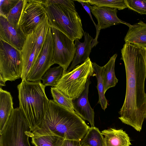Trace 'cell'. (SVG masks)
<instances>
[{
	"label": "cell",
	"mask_w": 146,
	"mask_h": 146,
	"mask_svg": "<svg viewBox=\"0 0 146 146\" xmlns=\"http://www.w3.org/2000/svg\"><path fill=\"white\" fill-rule=\"evenodd\" d=\"M26 36L19 28L10 24L5 17L0 15V40L21 51Z\"/></svg>",
	"instance_id": "7c38bea8"
},
{
	"label": "cell",
	"mask_w": 146,
	"mask_h": 146,
	"mask_svg": "<svg viewBox=\"0 0 146 146\" xmlns=\"http://www.w3.org/2000/svg\"><path fill=\"white\" fill-rule=\"evenodd\" d=\"M32 131L19 108H14L0 132V146H31Z\"/></svg>",
	"instance_id": "8992f818"
},
{
	"label": "cell",
	"mask_w": 146,
	"mask_h": 146,
	"mask_svg": "<svg viewBox=\"0 0 146 146\" xmlns=\"http://www.w3.org/2000/svg\"><path fill=\"white\" fill-rule=\"evenodd\" d=\"M141 46L145 60L146 68V46Z\"/></svg>",
	"instance_id": "1f68e13d"
},
{
	"label": "cell",
	"mask_w": 146,
	"mask_h": 146,
	"mask_svg": "<svg viewBox=\"0 0 146 146\" xmlns=\"http://www.w3.org/2000/svg\"><path fill=\"white\" fill-rule=\"evenodd\" d=\"M46 86L40 80H22L17 86L19 108L22 111L32 131L43 119L49 100L45 91Z\"/></svg>",
	"instance_id": "3957f363"
},
{
	"label": "cell",
	"mask_w": 146,
	"mask_h": 146,
	"mask_svg": "<svg viewBox=\"0 0 146 146\" xmlns=\"http://www.w3.org/2000/svg\"><path fill=\"white\" fill-rule=\"evenodd\" d=\"M84 40L83 42H80L78 39L75 40V54L72 64L67 71V72L71 71L77 64L89 58L92 48V43L94 39L86 32H84Z\"/></svg>",
	"instance_id": "2e32d148"
},
{
	"label": "cell",
	"mask_w": 146,
	"mask_h": 146,
	"mask_svg": "<svg viewBox=\"0 0 146 146\" xmlns=\"http://www.w3.org/2000/svg\"><path fill=\"white\" fill-rule=\"evenodd\" d=\"M124 40L125 43L146 46V23L142 21L130 25Z\"/></svg>",
	"instance_id": "ac0fdd59"
},
{
	"label": "cell",
	"mask_w": 146,
	"mask_h": 146,
	"mask_svg": "<svg viewBox=\"0 0 146 146\" xmlns=\"http://www.w3.org/2000/svg\"><path fill=\"white\" fill-rule=\"evenodd\" d=\"M75 1H77L82 5L83 8L89 15L90 18L93 23L94 24L96 27V35L95 39H94L92 43V48L94 47L98 43V42L97 41V39L100 31L98 30L97 25L94 22L92 18L91 14V10L90 7V5L88 3L87 0H76Z\"/></svg>",
	"instance_id": "f1b7e54d"
},
{
	"label": "cell",
	"mask_w": 146,
	"mask_h": 146,
	"mask_svg": "<svg viewBox=\"0 0 146 146\" xmlns=\"http://www.w3.org/2000/svg\"><path fill=\"white\" fill-rule=\"evenodd\" d=\"M22 64L21 51L0 40V87L5 86L7 81L21 78Z\"/></svg>",
	"instance_id": "ba28073f"
},
{
	"label": "cell",
	"mask_w": 146,
	"mask_h": 146,
	"mask_svg": "<svg viewBox=\"0 0 146 146\" xmlns=\"http://www.w3.org/2000/svg\"><path fill=\"white\" fill-rule=\"evenodd\" d=\"M129 9L141 15H146V0H124Z\"/></svg>",
	"instance_id": "4316f807"
},
{
	"label": "cell",
	"mask_w": 146,
	"mask_h": 146,
	"mask_svg": "<svg viewBox=\"0 0 146 146\" xmlns=\"http://www.w3.org/2000/svg\"><path fill=\"white\" fill-rule=\"evenodd\" d=\"M24 0H19L15 6L6 15L8 21L15 27L18 28V23L23 9Z\"/></svg>",
	"instance_id": "484cf974"
},
{
	"label": "cell",
	"mask_w": 146,
	"mask_h": 146,
	"mask_svg": "<svg viewBox=\"0 0 146 146\" xmlns=\"http://www.w3.org/2000/svg\"></svg>",
	"instance_id": "d6a6232c"
},
{
	"label": "cell",
	"mask_w": 146,
	"mask_h": 146,
	"mask_svg": "<svg viewBox=\"0 0 146 146\" xmlns=\"http://www.w3.org/2000/svg\"><path fill=\"white\" fill-rule=\"evenodd\" d=\"M80 142L81 146H105L104 137L99 129L95 126L90 127Z\"/></svg>",
	"instance_id": "44dd1931"
},
{
	"label": "cell",
	"mask_w": 146,
	"mask_h": 146,
	"mask_svg": "<svg viewBox=\"0 0 146 146\" xmlns=\"http://www.w3.org/2000/svg\"><path fill=\"white\" fill-rule=\"evenodd\" d=\"M105 146H129L131 145L128 135L122 129L109 128L102 130Z\"/></svg>",
	"instance_id": "e0dca14e"
},
{
	"label": "cell",
	"mask_w": 146,
	"mask_h": 146,
	"mask_svg": "<svg viewBox=\"0 0 146 146\" xmlns=\"http://www.w3.org/2000/svg\"><path fill=\"white\" fill-rule=\"evenodd\" d=\"M62 68L60 66L50 68L42 76V84L45 86L55 87L62 75Z\"/></svg>",
	"instance_id": "603a6c76"
},
{
	"label": "cell",
	"mask_w": 146,
	"mask_h": 146,
	"mask_svg": "<svg viewBox=\"0 0 146 146\" xmlns=\"http://www.w3.org/2000/svg\"><path fill=\"white\" fill-rule=\"evenodd\" d=\"M117 56V54H114L103 66V79L105 93L109 88L114 87L118 82L115 72V64Z\"/></svg>",
	"instance_id": "ffe728a7"
},
{
	"label": "cell",
	"mask_w": 146,
	"mask_h": 146,
	"mask_svg": "<svg viewBox=\"0 0 146 146\" xmlns=\"http://www.w3.org/2000/svg\"><path fill=\"white\" fill-rule=\"evenodd\" d=\"M13 98L11 93L0 89V132L3 129L14 109Z\"/></svg>",
	"instance_id": "d6986e66"
},
{
	"label": "cell",
	"mask_w": 146,
	"mask_h": 146,
	"mask_svg": "<svg viewBox=\"0 0 146 146\" xmlns=\"http://www.w3.org/2000/svg\"><path fill=\"white\" fill-rule=\"evenodd\" d=\"M91 12L96 18L98 23V30L104 29L111 26L120 24H124L129 27V23L121 20L117 16V9L106 7H100L90 5Z\"/></svg>",
	"instance_id": "4fadbf2b"
},
{
	"label": "cell",
	"mask_w": 146,
	"mask_h": 146,
	"mask_svg": "<svg viewBox=\"0 0 146 146\" xmlns=\"http://www.w3.org/2000/svg\"><path fill=\"white\" fill-rule=\"evenodd\" d=\"M48 3H54L58 4L66 7L69 9L76 10L74 0H44Z\"/></svg>",
	"instance_id": "f546056e"
},
{
	"label": "cell",
	"mask_w": 146,
	"mask_h": 146,
	"mask_svg": "<svg viewBox=\"0 0 146 146\" xmlns=\"http://www.w3.org/2000/svg\"><path fill=\"white\" fill-rule=\"evenodd\" d=\"M54 43L50 27L42 51L37 61L30 71L26 80L30 82L40 80L47 70L54 64L53 61Z\"/></svg>",
	"instance_id": "8fae6325"
},
{
	"label": "cell",
	"mask_w": 146,
	"mask_h": 146,
	"mask_svg": "<svg viewBox=\"0 0 146 146\" xmlns=\"http://www.w3.org/2000/svg\"><path fill=\"white\" fill-rule=\"evenodd\" d=\"M89 77L86 83L85 88L80 96L73 100L74 110L82 119L88 121L91 127H95L94 112L88 100L89 86L91 83Z\"/></svg>",
	"instance_id": "9a60e30c"
},
{
	"label": "cell",
	"mask_w": 146,
	"mask_h": 146,
	"mask_svg": "<svg viewBox=\"0 0 146 146\" xmlns=\"http://www.w3.org/2000/svg\"><path fill=\"white\" fill-rule=\"evenodd\" d=\"M42 1L51 27L60 31L73 40L82 38L84 32L81 19L76 10Z\"/></svg>",
	"instance_id": "277c9868"
},
{
	"label": "cell",
	"mask_w": 146,
	"mask_h": 146,
	"mask_svg": "<svg viewBox=\"0 0 146 146\" xmlns=\"http://www.w3.org/2000/svg\"><path fill=\"white\" fill-rule=\"evenodd\" d=\"M50 131L64 139L81 141L90 127L75 112L49 100L43 120Z\"/></svg>",
	"instance_id": "7a4b0ae2"
},
{
	"label": "cell",
	"mask_w": 146,
	"mask_h": 146,
	"mask_svg": "<svg viewBox=\"0 0 146 146\" xmlns=\"http://www.w3.org/2000/svg\"><path fill=\"white\" fill-rule=\"evenodd\" d=\"M50 91L53 100L55 102L70 111L75 112L73 100L55 87H51Z\"/></svg>",
	"instance_id": "cb8c5ba5"
},
{
	"label": "cell",
	"mask_w": 146,
	"mask_h": 146,
	"mask_svg": "<svg viewBox=\"0 0 146 146\" xmlns=\"http://www.w3.org/2000/svg\"><path fill=\"white\" fill-rule=\"evenodd\" d=\"M19 0H0V15L5 17Z\"/></svg>",
	"instance_id": "83f0119b"
},
{
	"label": "cell",
	"mask_w": 146,
	"mask_h": 146,
	"mask_svg": "<svg viewBox=\"0 0 146 146\" xmlns=\"http://www.w3.org/2000/svg\"><path fill=\"white\" fill-rule=\"evenodd\" d=\"M92 62L89 58L71 71L62 73L55 87L72 100L79 97L85 88L87 79L93 76Z\"/></svg>",
	"instance_id": "52a82bcc"
},
{
	"label": "cell",
	"mask_w": 146,
	"mask_h": 146,
	"mask_svg": "<svg viewBox=\"0 0 146 146\" xmlns=\"http://www.w3.org/2000/svg\"><path fill=\"white\" fill-rule=\"evenodd\" d=\"M94 72L97 81V88L99 94L98 103L100 104L102 108L105 110L107 108L108 103L105 96L103 79V67L100 66L95 62H92Z\"/></svg>",
	"instance_id": "7402d4cb"
},
{
	"label": "cell",
	"mask_w": 146,
	"mask_h": 146,
	"mask_svg": "<svg viewBox=\"0 0 146 146\" xmlns=\"http://www.w3.org/2000/svg\"><path fill=\"white\" fill-rule=\"evenodd\" d=\"M126 77V88L123 105L119 112L124 123L140 132L146 119L145 63L141 46L125 43L121 50Z\"/></svg>",
	"instance_id": "6da1fadb"
},
{
	"label": "cell",
	"mask_w": 146,
	"mask_h": 146,
	"mask_svg": "<svg viewBox=\"0 0 146 146\" xmlns=\"http://www.w3.org/2000/svg\"><path fill=\"white\" fill-rule=\"evenodd\" d=\"M31 137L35 146H62L64 139L51 131L43 121L32 131Z\"/></svg>",
	"instance_id": "5bb4252c"
},
{
	"label": "cell",
	"mask_w": 146,
	"mask_h": 146,
	"mask_svg": "<svg viewBox=\"0 0 146 146\" xmlns=\"http://www.w3.org/2000/svg\"><path fill=\"white\" fill-rule=\"evenodd\" d=\"M62 146H81V145L80 141L64 139Z\"/></svg>",
	"instance_id": "4dcf8cb0"
},
{
	"label": "cell",
	"mask_w": 146,
	"mask_h": 146,
	"mask_svg": "<svg viewBox=\"0 0 146 146\" xmlns=\"http://www.w3.org/2000/svg\"><path fill=\"white\" fill-rule=\"evenodd\" d=\"M46 15L42 0H24L18 28L27 36L35 30Z\"/></svg>",
	"instance_id": "30bf717a"
},
{
	"label": "cell",
	"mask_w": 146,
	"mask_h": 146,
	"mask_svg": "<svg viewBox=\"0 0 146 146\" xmlns=\"http://www.w3.org/2000/svg\"><path fill=\"white\" fill-rule=\"evenodd\" d=\"M50 27L47 19H44L33 32L26 36L21 51L23 64L21 78L22 80H26L40 56Z\"/></svg>",
	"instance_id": "5b68a950"
},
{
	"label": "cell",
	"mask_w": 146,
	"mask_h": 146,
	"mask_svg": "<svg viewBox=\"0 0 146 146\" xmlns=\"http://www.w3.org/2000/svg\"><path fill=\"white\" fill-rule=\"evenodd\" d=\"M91 5L100 7H106L119 10L124 9L127 6L124 0H86Z\"/></svg>",
	"instance_id": "d4e9b609"
},
{
	"label": "cell",
	"mask_w": 146,
	"mask_h": 146,
	"mask_svg": "<svg viewBox=\"0 0 146 146\" xmlns=\"http://www.w3.org/2000/svg\"><path fill=\"white\" fill-rule=\"evenodd\" d=\"M51 27L54 43L53 62L62 68L64 73L67 72L75 55L74 40L60 31Z\"/></svg>",
	"instance_id": "9c48e42d"
}]
</instances>
